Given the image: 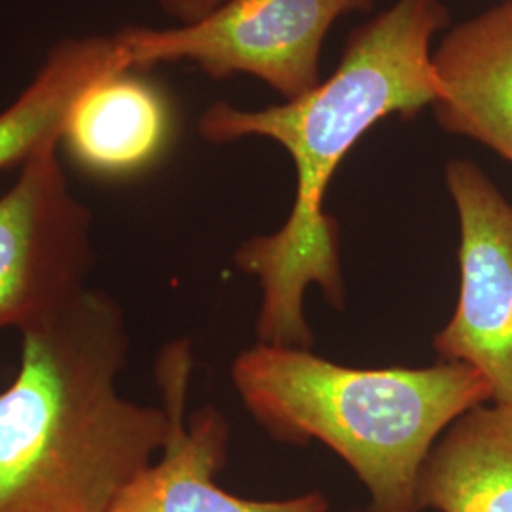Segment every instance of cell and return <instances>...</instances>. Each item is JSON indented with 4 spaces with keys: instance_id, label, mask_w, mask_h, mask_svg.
<instances>
[{
    "instance_id": "6da1fadb",
    "label": "cell",
    "mask_w": 512,
    "mask_h": 512,
    "mask_svg": "<svg viewBox=\"0 0 512 512\" xmlns=\"http://www.w3.org/2000/svg\"><path fill=\"white\" fill-rule=\"evenodd\" d=\"M448 19L439 0H397L353 33L340 67L313 92L256 112L228 103L203 112L200 131L207 141L270 137L296 165V202L285 226L243 243L236 253L239 268L256 275L262 287L260 344L310 348L313 336L302 306L311 283L342 306L338 224L323 211L327 186L342 158L378 120L389 114L410 118L437 103L429 48Z\"/></svg>"
},
{
    "instance_id": "7a4b0ae2",
    "label": "cell",
    "mask_w": 512,
    "mask_h": 512,
    "mask_svg": "<svg viewBox=\"0 0 512 512\" xmlns=\"http://www.w3.org/2000/svg\"><path fill=\"white\" fill-rule=\"evenodd\" d=\"M122 308L86 289L21 330V363L0 393V512H109L162 452L164 406L122 397Z\"/></svg>"
},
{
    "instance_id": "3957f363",
    "label": "cell",
    "mask_w": 512,
    "mask_h": 512,
    "mask_svg": "<svg viewBox=\"0 0 512 512\" xmlns=\"http://www.w3.org/2000/svg\"><path fill=\"white\" fill-rule=\"evenodd\" d=\"M232 378L274 439L321 440L344 459L370 494L366 512H421V467L440 433L492 401L465 363L361 370L270 344L241 353Z\"/></svg>"
},
{
    "instance_id": "277c9868",
    "label": "cell",
    "mask_w": 512,
    "mask_h": 512,
    "mask_svg": "<svg viewBox=\"0 0 512 512\" xmlns=\"http://www.w3.org/2000/svg\"><path fill=\"white\" fill-rule=\"evenodd\" d=\"M372 0H226L205 18L173 29L129 27L114 37L129 69L192 61L211 78L253 74L287 101L313 92L330 25Z\"/></svg>"
},
{
    "instance_id": "5b68a950",
    "label": "cell",
    "mask_w": 512,
    "mask_h": 512,
    "mask_svg": "<svg viewBox=\"0 0 512 512\" xmlns=\"http://www.w3.org/2000/svg\"><path fill=\"white\" fill-rule=\"evenodd\" d=\"M59 137L19 165L0 196V332L29 329L88 289L92 213L59 162Z\"/></svg>"
},
{
    "instance_id": "8992f818",
    "label": "cell",
    "mask_w": 512,
    "mask_h": 512,
    "mask_svg": "<svg viewBox=\"0 0 512 512\" xmlns=\"http://www.w3.org/2000/svg\"><path fill=\"white\" fill-rule=\"evenodd\" d=\"M446 184L458 207L461 289L435 349L442 361L476 368L492 403L512 406V205L467 160L448 164Z\"/></svg>"
},
{
    "instance_id": "52a82bcc",
    "label": "cell",
    "mask_w": 512,
    "mask_h": 512,
    "mask_svg": "<svg viewBox=\"0 0 512 512\" xmlns=\"http://www.w3.org/2000/svg\"><path fill=\"white\" fill-rule=\"evenodd\" d=\"M190 372L188 342L177 340L160 353L156 382L169 421L164 450L129 482L109 512H329V499L321 492L253 501L220 488L217 475L228 458L230 427L213 406L186 421Z\"/></svg>"
},
{
    "instance_id": "ba28073f",
    "label": "cell",
    "mask_w": 512,
    "mask_h": 512,
    "mask_svg": "<svg viewBox=\"0 0 512 512\" xmlns=\"http://www.w3.org/2000/svg\"><path fill=\"white\" fill-rule=\"evenodd\" d=\"M440 128L512 164V0L446 33L433 54Z\"/></svg>"
},
{
    "instance_id": "9c48e42d",
    "label": "cell",
    "mask_w": 512,
    "mask_h": 512,
    "mask_svg": "<svg viewBox=\"0 0 512 512\" xmlns=\"http://www.w3.org/2000/svg\"><path fill=\"white\" fill-rule=\"evenodd\" d=\"M171 135L165 95L135 69L105 74L76 97L59 143L78 167L126 179L154 164Z\"/></svg>"
},
{
    "instance_id": "30bf717a",
    "label": "cell",
    "mask_w": 512,
    "mask_h": 512,
    "mask_svg": "<svg viewBox=\"0 0 512 512\" xmlns=\"http://www.w3.org/2000/svg\"><path fill=\"white\" fill-rule=\"evenodd\" d=\"M420 509L512 512V406H476L450 425L427 454Z\"/></svg>"
},
{
    "instance_id": "8fae6325",
    "label": "cell",
    "mask_w": 512,
    "mask_h": 512,
    "mask_svg": "<svg viewBox=\"0 0 512 512\" xmlns=\"http://www.w3.org/2000/svg\"><path fill=\"white\" fill-rule=\"evenodd\" d=\"M129 69L116 37L65 38L54 44L31 84L0 112V171L21 165L61 135L76 97L105 74Z\"/></svg>"
},
{
    "instance_id": "7c38bea8",
    "label": "cell",
    "mask_w": 512,
    "mask_h": 512,
    "mask_svg": "<svg viewBox=\"0 0 512 512\" xmlns=\"http://www.w3.org/2000/svg\"><path fill=\"white\" fill-rule=\"evenodd\" d=\"M160 8L183 23H192L205 18L226 0H156Z\"/></svg>"
}]
</instances>
